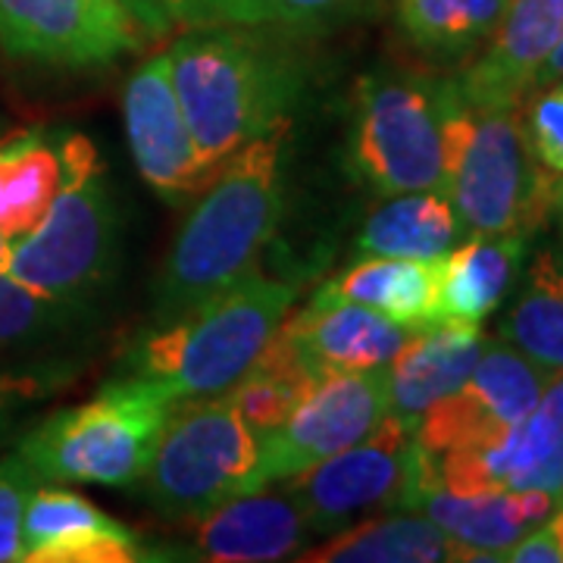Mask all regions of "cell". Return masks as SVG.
<instances>
[{
	"mask_svg": "<svg viewBox=\"0 0 563 563\" xmlns=\"http://www.w3.org/2000/svg\"><path fill=\"white\" fill-rule=\"evenodd\" d=\"M554 526V532H558V542H561V554H563V498H561V507H558V517L551 520Z\"/></svg>",
	"mask_w": 563,
	"mask_h": 563,
	"instance_id": "cell-38",
	"label": "cell"
},
{
	"mask_svg": "<svg viewBox=\"0 0 563 563\" xmlns=\"http://www.w3.org/2000/svg\"><path fill=\"white\" fill-rule=\"evenodd\" d=\"M288 157V125H279L217 166L169 244L151 322L176 320L254 269L285 213Z\"/></svg>",
	"mask_w": 563,
	"mask_h": 563,
	"instance_id": "cell-1",
	"label": "cell"
},
{
	"mask_svg": "<svg viewBox=\"0 0 563 563\" xmlns=\"http://www.w3.org/2000/svg\"><path fill=\"white\" fill-rule=\"evenodd\" d=\"M554 188L558 176L536 161L520 107L473 110L454 88L444 117V198L463 235L532 239L551 220Z\"/></svg>",
	"mask_w": 563,
	"mask_h": 563,
	"instance_id": "cell-5",
	"label": "cell"
},
{
	"mask_svg": "<svg viewBox=\"0 0 563 563\" xmlns=\"http://www.w3.org/2000/svg\"><path fill=\"white\" fill-rule=\"evenodd\" d=\"M429 457V454H426ZM432 461L435 483L457 495L544 492L563 498V373L551 376L542 398L501 439L457 448Z\"/></svg>",
	"mask_w": 563,
	"mask_h": 563,
	"instance_id": "cell-12",
	"label": "cell"
},
{
	"mask_svg": "<svg viewBox=\"0 0 563 563\" xmlns=\"http://www.w3.org/2000/svg\"><path fill=\"white\" fill-rule=\"evenodd\" d=\"M510 0H395V25L413 54L435 66L473 60Z\"/></svg>",
	"mask_w": 563,
	"mask_h": 563,
	"instance_id": "cell-26",
	"label": "cell"
},
{
	"mask_svg": "<svg viewBox=\"0 0 563 563\" xmlns=\"http://www.w3.org/2000/svg\"><path fill=\"white\" fill-rule=\"evenodd\" d=\"M261 432L225 395L176 401L154 457L139 479L144 501L169 520L207 510L257 488Z\"/></svg>",
	"mask_w": 563,
	"mask_h": 563,
	"instance_id": "cell-8",
	"label": "cell"
},
{
	"mask_svg": "<svg viewBox=\"0 0 563 563\" xmlns=\"http://www.w3.org/2000/svg\"><path fill=\"white\" fill-rule=\"evenodd\" d=\"M454 81L369 69L354 85L344 163L351 179L376 198L444 191V117Z\"/></svg>",
	"mask_w": 563,
	"mask_h": 563,
	"instance_id": "cell-7",
	"label": "cell"
},
{
	"mask_svg": "<svg viewBox=\"0 0 563 563\" xmlns=\"http://www.w3.org/2000/svg\"><path fill=\"white\" fill-rule=\"evenodd\" d=\"M60 135L51 129L0 135V235L13 239L29 232L57 198L63 181Z\"/></svg>",
	"mask_w": 563,
	"mask_h": 563,
	"instance_id": "cell-27",
	"label": "cell"
},
{
	"mask_svg": "<svg viewBox=\"0 0 563 563\" xmlns=\"http://www.w3.org/2000/svg\"><path fill=\"white\" fill-rule=\"evenodd\" d=\"M60 151V191L29 232L10 239L7 276L44 298L88 307L120 266V203L95 141L63 132Z\"/></svg>",
	"mask_w": 563,
	"mask_h": 563,
	"instance_id": "cell-4",
	"label": "cell"
},
{
	"mask_svg": "<svg viewBox=\"0 0 563 563\" xmlns=\"http://www.w3.org/2000/svg\"><path fill=\"white\" fill-rule=\"evenodd\" d=\"M41 479L32 466L16 454V448H3L0 454V563L22 561V520L25 507Z\"/></svg>",
	"mask_w": 563,
	"mask_h": 563,
	"instance_id": "cell-31",
	"label": "cell"
},
{
	"mask_svg": "<svg viewBox=\"0 0 563 563\" xmlns=\"http://www.w3.org/2000/svg\"><path fill=\"white\" fill-rule=\"evenodd\" d=\"M529 239L507 235H466L439 261L435 325L479 329L514 291L523 273Z\"/></svg>",
	"mask_w": 563,
	"mask_h": 563,
	"instance_id": "cell-20",
	"label": "cell"
},
{
	"mask_svg": "<svg viewBox=\"0 0 563 563\" xmlns=\"http://www.w3.org/2000/svg\"><path fill=\"white\" fill-rule=\"evenodd\" d=\"M548 373L501 339H488L461 388L417 420V444L429 457L501 439L542 398Z\"/></svg>",
	"mask_w": 563,
	"mask_h": 563,
	"instance_id": "cell-13",
	"label": "cell"
},
{
	"mask_svg": "<svg viewBox=\"0 0 563 563\" xmlns=\"http://www.w3.org/2000/svg\"><path fill=\"white\" fill-rule=\"evenodd\" d=\"M388 417L385 366L329 373L288 420L261 432L257 488L285 483L325 457L366 439Z\"/></svg>",
	"mask_w": 563,
	"mask_h": 563,
	"instance_id": "cell-11",
	"label": "cell"
},
{
	"mask_svg": "<svg viewBox=\"0 0 563 563\" xmlns=\"http://www.w3.org/2000/svg\"><path fill=\"white\" fill-rule=\"evenodd\" d=\"M295 298V282L251 269L176 320L151 322L125 347L120 376L161 385L173 401L225 395L261 357Z\"/></svg>",
	"mask_w": 563,
	"mask_h": 563,
	"instance_id": "cell-3",
	"label": "cell"
},
{
	"mask_svg": "<svg viewBox=\"0 0 563 563\" xmlns=\"http://www.w3.org/2000/svg\"><path fill=\"white\" fill-rule=\"evenodd\" d=\"M173 404L161 385L117 376L91 401L29 422L13 448L41 483L132 488L154 457Z\"/></svg>",
	"mask_w": 563,
	"mask_h": 563,
	"instance_id": "cell-6",
	"label": "cell"
},
{
	"mask_svg": "<svg viewBox=\"0 0 563 563\" xmlns=\"http://www.w3.org/2000/svg\"><path fill=\"white\" fill-rule=\"evenodd\" d=\"M563 76V41L551 51V57L542 63V69L536 73V81H532V91H539L544 85H551V81H558Z\"/></svg>",
	"mask_w": 563,
	"mask_h": 563,
	"instance_id": "cell-36",
	"label": "cell"
},
{
	"mask_svg": "<svg viewBox=\"0 0 563 563\" xmlns=\"http://www.w3.org/2000/svg\"><path fill=\"white\" fill-rule=\"evenodd\" d=\"M379 0H213L210 22L273 29L282 35H317L363 20Z\"/></svg>",
	"mask_w": 563,
	"mask_h": 563,
	"instance_id": "cell-29",
	"label": "cell"
},
{
	"mask_svg": "<svg viewBox=\"0 0 563 563\" xmlns=\"http://www.w3.org/2000/svg\"><path fill=\"white\" fill-rule=\"evenodd\" d=\"M479 329L466 325H429L420 329L385 366L388 417L417 426L422 413L444 395L466 383L485 351Z\"/></svg>",
	"mask_w": 563,
	"mask_h": 563,
	"instance_id": "cell-21",
	"label": "cell"
},
{
	"mask_svg": "<svg viewBox=\"0 0 563 563\" xmlns=\"http://www.w3.org/2000/svg\"><path fill=\"white\" fill-rule=\"evenodd\" d=\"M0 129H3V120H0Z\"/></svg>",
	"mask_w": 563,
	"mask_h": 563,
	"instance_id": "cell-39",
	"label": "cell"
},
{
	"mask_svg": "<svg viewBox=\"0 0 563 563\" xmlns=\"http://www.w3.org/2000/svg\"><path fill=\"white\" fill-rule=\"evenodd\" d=\"M122 120L144 185L169 207L195 201L217 169L201 157L181 113L166 51L151 54L129 76L122 91Z\"/></svg>",
	"mask_w": 563,
	"mask_h": 563,
	"instance_id": "cell-14",
	"label": "cell"
},
{
	"mask_svg": "<svg viewBox=\"0 0 563 563\" xmlns=\"http://www.w3.org/2000/svg\"><path fill=\"white\" fill-rule=\"evenodd\" d=\"M504 561L510 563H561V542L558 532L551 523L532 526L526 536H520L517 542L504 551Z\"/></svg>",
	"mask_w": 563,
	"mask_h": 563,
	"instance_id": "cell-33",
	"label": "cell"
},
{
	"mask_svg": "<svg viewBox=\"0 0 563 563\" xmlns=\"http://www.w3.org/2000/svg\"><path fill=\"white\" fill-rule=\"evenodd\" d=\"M558 498L544 492H479L457 495L432 479L417 492L410 510H420L466 551L470 561H504V551L532 526L551 517Z\"/></svg>",
	"mask_w": 563,
	"mask_h": 563,
	"instance_id": "cell-18",
	"label": "cell"
},
{
	"mask_svg": "<svg viewBox=\"0 0 563 563\" xmlns=\"http://www.w3.org/2000/svg\"><path fill=\"white\" fill-rule=\"evenodd\" d=\"M523 129L526 139L532 144L536 161L542 163L548 173L563 176V76L526 98Z\"/></svg>",
	"mask_w": 563,
	"mask_h": 563,
	"instance_id": "cell-32",
	"label": "cell"
},
{
	"mask_svg": "<svg viewBox=\"0 0 563 563\" xmlns=\"http://www.w3.org/2000/svg\"><path fill=\"white\" fill-rule=\"evenodd\" d=\"M442 261V257H439ZM439 261L410 257H357L322 285L313 303H357L420 332L435 325Z\"/></svg>",
	"mask_w": 563,
	"mask_h": 563,
	"instance_id": "cell-22",
	"label": "cell"
},
{
	"mask_svg": "<svg viewBox=\"0 0 563 563\" xmlns=\"http://www.w3.org/2000/svg\"><path fill=\"white\" fill-rule=\"evenodd\" d=\"M298 561L310 563H448L470 561L448 532L422 517L420 510H395L391 517L351 523L329 542L303 551Z\"/></svg>",
	"mask_w": 563,
	"mask_h": 563,
	"instance_id": "cell-24",
	"label": "cell"
},
{
	"mask_svg": "<svg viewBox=\"0 0 563 563\" xmlns=\"http://www.w3.org/2000/svg\"><path fill=\"white\" fill-rule=\"evenodd\" d=\"M510 310L498 325V339L517 347L548 376L563 373V251L558 242L542 244Z\"/></svg>",
	"mask_w": 563,
	"mask_h": 563,
	"instance_id": "cell-25",
	"label": "cell"
},
{
	"mask_svg": "<svg viewBox=\"0 0 563 563\" xmlns=\"http://www.w3.org/2000/svg\"><path fill=\"white\" fill-rule=\"evenodd\" d=\"M210 7H213V0H166V10H169L173 22L176 25H188V29L207 25Z\"/></svg>",
	"mask_w": 563,
	"mask_h": 563,
	"instance_id": "cell-35",
	"label": "cell"
},
{
	"mask_svg": "<svg viewBox=\"0 0 563 563\" xmlns=\"http://www.w3.org/2000/svg\"><path fill=\"white\" fill-rule=\"evenodd\" d=\"M79 379V363L51 354L0 357V451L20 439L32 410L69 391Z\"/></svg>",
	"mask_w": 563,
	"mask_h": 563,
	"instance_id": "cell-30",
	"label": "cell"
},
{
	"mask_svg": "<svg viewBox=\"0 0 563 563\" xmlns=\"http://www.w3.org/2000/svg\"><path fill=\"white\" fill-rule=\"evenodd\" d=\"M166 54L181 113L213 169L247 141L288 125L307 88L301 51L273 29L195 25Z\"/></svg>",
	"mask_w": 563,
	"mask_h": 563,
	"instance_id": "cell-2",
	"label": "cell"
},
{
	"mask_svg": "<svg viewBox=\"0 0 563 563\" xmlns=\"http://www.w3.org/2000/svg\"><path fill=\"white\" fill-rule=\"evenodd\" d=\"M432 463L417 444V426L385 417L366 439L285 479L313 536H332L373 510H410Z\"/></svg>",
	"mask_w": 563,
	"mask_h": 563,
	"instance_id": "cell-9",
	"label": "cell"
},
{
	"mask_svg": "<svg viewBox=\"0 0 563 563\" xmlns=\"http://www.w3.org/2000/svg\"><path fill=\"white\" fill-rule=\"evenodd\" d=\"M310 526L288 495L247 492L195 520V551L203 561L263 563L295 558L310 542Z\"/></svg>",
	"mask_w": 563,
	"mask_h": 563,
	"instance_id": "cell-19",
	"label": "cell"
},
{
	"mask_svg": "<svg viewBox=\"0 0 563 563\" xmlns=\"http://www.w3.org/2000/svg\"><path fill=\"white\" fill-rule=\"evenodd\" d=\"M141 539L79 492L38 483L22 520L25 563H135L151 561Z\"/></svg>",
	"mask_w": 563,
	"mask_h": 563,
	"instance_id": "cell-16",
	"label": "cell"
},
{
	"mask_svg": "<svg viewBox=\"0 0 563 563\" xmlns=\"http://www.w3.org/2000/svg\"><path fill=\"white\" fill-rule=\"evenodd\" d=\"M466 235L444 191H407L379 203L354 239V257L439 261Z\"/></svg>",
	"mask_w": 563,
	"mask_h": 563,
	"instance_id": "cell-23",
	"label": "cell"
},
{
	"mask_svg": "<svg viewBox=\"0 0 563 563\" xmlns=\"http://www.w3.org/2000/svg\"><path fill=\"white\" fill-rule=\"evenodd\" d=\"M279 332L320 376L379 369L398 357L417 332L357 303H307Z\"/></svg>",
	"mask_w": 563,
	"mask_h": 563,
	"instance_id": "cell-17",
	"label": "cell"
},
{
	"mask_svg": "<svg viewBox=\"0 0 563 563\" xmlns=\"http://www.w3.org/2000/svg\"><path fill=\"white\" fill-rule=\"evenodd\" d=\"M122 0H0V51L51 69L113 66L147 44Z\"/></svg>",
	"mask_w": 563,
	"mask_h": 563,
	"instance_id": "cell-10",
	"label": "cell"
},
{
	"mask_svg": "<svg viewBox=\"0 0 563 563\" xmlns=\"http://www.w3.org/2000/svg\"><path fill=\"white\" fill-rule=\"evenodd\" d=\"M551 220L558 222V247L563 251V176H558V188H554V210Z\"/></svg>",
	"mask_w": 563,
	"mask_h": 563,
	"instance_id": "cell-37",
	"label": "cell"
},
{
	"mask_svg": "<svg viewBox=\"0 0 563 563\" xmlns=\"http://www.w3.org/2000/svg\"><path fill=\"white\" fill-rule=\"evenodd\" d=\"M125 3V10L139 20V25L147 32V38L157 41L163 35H169L173 32V16H169V10H166V0H122Z\"/></svg>",
	"mask_w": 563,
	"mask_h": 563,
	"instance_id": "cell-34",
	"label": "cell"
},
{
	"mask_svg": "<svg viewBox=\"0 0 563 563\" xmlns=\"http://www.w3.org/2000/svg\"><path fill=\"white\" fill-rule=\"evenodd\" d=\"M320 379V373L310 369L291 342L276 329L261 357L225 391V398L242 410L244 420L257 432H269L288 420V413L313 391Z\"/></svg>",
	"mask_w": 563,
	"mask_h": 563,
	"instance_id": "cell-28",
	"label": "cell"
},
{
	"mask_svg": "<svg viewBox=\"0 0 563 563\" xmlns=\"http://www.w3.org/2000/svg\"><path fill=\"white\" fill-rule=\"evenodd\" d=\"M563 41V0H510L483 51L454 76L473 110H514L532 95L536 73Z\"/></svg>",
	"mask_w": 563,
	"mask_h": 563,
	"instance_id": "cell-15",
	"label": "cell"
}]
</instances>
